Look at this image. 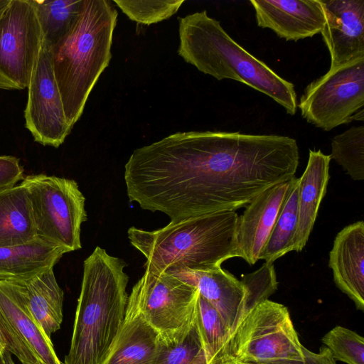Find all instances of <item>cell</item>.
Listing matches in <instances>:
<instances>
[{"label": "cell", "instance_id": "cell-1", "mask_svg": "<svg viewBox=\"0 0 364 364\" xmlns=\"http://www.w3.org/2000/svg\"><path fill=\"white\" fill-rule=\"evenodd\" d=\"M299 153L287 136L177 132L138 149L133 180L144 210L176 223L245 207L295 176Z\"/></svg>", "mask_w": 364, "mask_h": 364}, {"label": "cell", "instance_id": "cell-2", "mask_svg": "<svg viewBox=\"0 0 364 364\" xmlns=\"http://www.w3.org/2000/svg\"><path fill=\"white\" fill-rule=\"evenodd\" d=\"M126 262L96 247L84 261L73 331L64 364H103L122 326L128 303Z\"/></svg>", "mask_w": 364, "mask_h": 364}, {"label": "cell", "instance_id": "cell-3", "mask_svg": "<svg viewBox=\"0 0 364 364\" xmlns=\"http://www.w3.org/2000/svg\"><path fill=\"white\" fill-rule=\"evenodd\" d=\"M235 211L218 212L170 222L155 230L131 227L132 245L146 259V271L171 273L178 269L207 271L239 257Z\"/></svg>", "mask_w": 364, "mask_h": 364}, {"label": "cell", "instance_id": "cell-4", "mask_svg": "<svg viewBox=\"0 0 364 364\" xmlns=\"http://www.w3.org/2000/svg\"><path fill=\"white\" fill-rule=\"evenodd\" d=\"M178 55L218 80L230 79L259 91L291 115L297 110L294 85L236 43L206 11L178 18Z\"/></svg>", "mask_w": 364, "mask_h": 364}, {"label": "cell", "instance_id": "cell-5", "mask_svg": "<svg viewBox=\"0 0 364 364\" xmlns=\"http://www.w3.org/2000/svg\"><path fill=\"white\" fill-rule=\"evenodd\" d=\"M118 13L108 0H83L70 31L51 47L55 77L65 115L73 128L112 58Z\"/></svg>", "mask_w": 364, "mask_h": 364}, {"label": "cell", "instance_id": "cell-6", "mask_svg": "<svg viewBox=\"0 0 364 364\" xmlns=\"http://www.w3.org/2000/svg\"><path fill=\"white\" fill-rule=\"evenodd\" d=\"M302 347L287 307L267 299L242 317L208 364H304Z\"/></svg>", "mask_w": 364, "mask_h": 364}, {"label": "cell", "instance_id": "cell-7", "mask_svg": "<svg viewBox=\"0 0 364 364\" xmlns=\"http://www.w3.org/2000/svg\"><path fill=\"white\" fill-rule=\"evenodd\" d=\"M37 237L64 249H81V225L87 220L85 198L73 179L40 173L24 177Z\"/></svg>", "mask_w": 364, "mask_h": 364}, {"label": "cell", "instance_id": "cell-8", "mask_svg": "<svg viewBox=\"0 0 364 364\" xmlns=\"http://www.w3.org/2000/svg\"><path fill=\"white\" fill-rule=\"evenodd\" d=\"M297 107L308 122L324 131L363 120L364 56L330 67L306 87Z\"/></svg>", "mask_w": 364, "mask_h": 364}, {"label": "cell", "instance_id": "cell-9", "mask_svg": "<svg viewBox=\"0 0 364 364\" xmlns=\"http://www.w3.org/2000/svg\"><path fill=\"white\" fill-rule=\"evenodd\" d=\"M42 41L31 0H11L0 18V90L28 87Z\"/></svg>", "mask_w": 364, "mask_h": 364}, {"label": "cell", "instance_id": "cell-10", "mask_svg": "<svg viewBox=\"0 0 364 364\" xmlns=\"http://www.w3.org/2000/svg\"><path fill=\"white\" fill-rule=\"evenodd\" d=\"M198 289L168 273L144 271L129 296L147 323L163 338H170L193 321Z\"/></svg>", "mask_w": 364, "mask_h": 364}, {"label": "cell", "instance_id": "cell-11", "mask_svg": "<svg viewBox=\"0 0 364 364\" xmlns=\"http://www.w3.org/2000/svg\"><path fill=\"white\" fill-rule=\"evenodd\" d=\"M0 333L6 350L21 364H61L48 337L32 315L21 285L0 280Z\"/></svg>", "mask_w": 364, "mask_h": 364}, {"label": "cell", "instance_id": "cell-12", "mask_svg": "<svg viewBox=\"0 0 364 364\" xmlns=\"http://www.w3.org/2000/svg\"><path fill=\"white\" fill-rule=\"evenodd\" d=\"M27 87L26 127L35 141L58 148L72 127L67 122L55 77L51 46L43 41Z\"/></svg>", "mask_w": 364, "mask_h": 364}, {"label": "cell", "instance_id": "cell-13", "mask_svg": "<svg viewBox=\"0 0 364 364\" xmlns=\"http://www.w3.org/2000/svg\"><path fill=\"white\" fill-rule=\"evenodd\" d=\"M168 274L195 287L218 312L230 334L257 305L249 298L244 281L238 280L222 267L207 271L182 269Z\"/></svg>", "mask_w": 364, "mask_h": 364}, {"label": "cell", "instance_id": "cell-14", "mask_svg": "<svg viewBox=\"0 0 364 364\" xmlns=\"http://www.w3.org/2000/svg\"><path fill=\"white\" fill-rule=\"evenodd\" d=\"M325 16L321 32L335 67L364 56V0H320Z\"/></svg>", "mask_w": 364, "mask_h": 364}, {"label": "cell", "instance_id": "cell-15", "mask_svg": "<svg viewBox=\"0 0 364 364\" xmlns=\"http://www.w3.org/2000/svg\"><path fill=\"white\" fill-rule=\"evenodd\" d=\"M257 23L286 41H297L321 33L325 16L320 0H251Z\"/></svg>", "mask_w": 364, "mask_h": 364}, {"label": "cell", "instance_id": "cell-16", "mask_svg": "<svg viewBox=\"0 0 364 364\" xmlns=\"http://www.w3.org/2000/svg\"><path fill=\"white\" fill-rule=\"evenodd\" d=\"M293 178L262 192L245 206L242 215L239 216L237 228L238 255L250 265L260 259Z\"/></svg>", "mask_w": 364, "mask_h": 364}, {"label": "cell", "instance_id": "cell-17", "mask_svg": "<svg viewBox=\"0 0 364 364\" xmlns=\"http://www.w3.org/2000/svg\"><path fill=\"white\" fill-rule=\"evenodd\" d=\"M328 267L338 288L364 311V223L357 221L336 236Z\"/></svg>", "mask_w": 364, "mask_h": 364}, {"label": "cell", "instance_id": "cell-18", "mask_svg": "<svg viewBox=\"0 0 364 364\" xmlns=\"http://www.w3.org/2000/svg\"><path fill=\"white\" fill-rule=\"evenodd\" d=\"M331 158L321 150H309L306 167L299 178L298 225L291 251L301 252L313 230L321 202L326 193Z\"/></svg>", "mask_w": 364, "mask_h": 364}, {"label": "cell", "instance_id": "cell-19", "mask_svg": "<svg viewBox=\"0 0 364 364\" xmlns=\"http://www.w3.org/2000/svg\"><path fill=\"white\" fill-rule=\"evenodd\" d=\"M160 338L128 297L122 326L103 364H155Z\"/></svg>", "mask_w": 364, "mask_h": 364}, {"label": "cell", "instance_id": "cell-20", "mask_svg": "<svg viewBox=\"0 0 364 364\" xmlns=\"http://www.w3.org/2000/svg\"><path fill=\"white\" fill-rule=\"evenodd\" d=\"M67 253L39 237L21 245L0 247V280L23 281L50 269Z\"/></svg>", "mask_w": 364, "mask_h": 364}, {"label": "cell", "instance_id": "cell-21", "mask_svg": "<svg viewBox=\"0 0 364 364\" xmlns=\"http://www.w3.org/2000/svg\"><path fill=\"white\" fill-rule=\"evenodd\" d=\"M36 237L28 189L21 183L0 189V247L24 244Z\"/></svg>", "mask_w": 364, "mask_h": 364}, {"label": "cell", "instance_id": "cell-22", "mask_svg": "<svg viewBox=\"0 0 364 364\" xmlns=\"http://www.w3.org/2000/svg\"><path fill=\"white\" fill-rule=\"evenodd\" d=\"M23 287L29 309L48 337L60 329L63 321V291L53 269L31 279L14 281Z\"/></svg>", "mask_w": 364, "mask_h": 364}, {"label": "cell", "instance_id": "cell-23", "mask_svg": "<svg viewBox=\"0 0 364 364\" xmlns=\"http://www.w3.org/2000/svg\"><path fill=\"white\" fill-rule=\"evenodd\" d=\"M298 187L299 178L294 176L262 251L260 259L273 263L276 259L291 252L298 225Z\"/></svg>", "mask_w": 364, "mask_h": 364}, {"label": "cell", "instance_id": "cell-24", "mask_svg": "<svg viewBox=\"0 0 364 364\" xmlns=\"http://www.w3.org/2000/svg\"><path fill=\"white\" fill-rule=\"evenodd\" d=\"M43 41L51 47L63 38L78 18L83 0H31Z\"/></svg>", "mask_w": 364, "mask_h": 364}, {"label": "cell", "instance_id": "cell-25", "mask_svg": "<svg viewBox=\"0 0 364 364\" xmlns=\"http://www.w3.org/2000/svg\"><path fill=\"white\" fill-rule=\"evenodd\" d=\"M333 159L355 181L364 179V127H352L331 141Z\"/></svg>", "mask_w": 364, "mask_h": 364}, {"label": "cell", "instance_id": "cell-26", "mask_svg": "<svg viewBox=\"0 0 364 364\" xmlns=\"http://www.w3.org/2000/svg\"><path fill=\"white\" fill-rule=\"evenodd\" d=\"M203 350L195 317L173 337L161 336L155 364H190Z\"/></svg>", "mask_w": 364, "mask_h": 364}, {"label": "cell", "instance_id": "cell-27", "mask_svg": "<svg viewBox=\"0 0 364 364\" xmlns=\"http://www.w3.org/2000/svg\"><path fill=\"white\" fill-rule=\"evenodd\" d=\"M195 320L208 364L225 342L230 331L216 309L199 293L195 309Z\"/></svg>", "mask_w": 364, "mask_h": 364}, {"label": "cell", "instance_id": "cell-28", "mask_svg": "<svg viewBox=\"0 0 364 364\" xmlns=\"http://www.w3.org/2000/svg\"><path fill=\"white\" fill-rule=\"evenodd\" d=\"M336 361L346 364H364V339L355 331L336 326L321 339Z\"/></svg>", "mask_w": 364, "mask_h": 364}, {"label": "cell", "instance_id": "cell-29", "mask_svg": "<svg viewBox=\"0 0 364 364\" xmlns=\"http://www.w3.org/2000/svg\"><path fill=\"white\" fill-rule=\"evenodd\" d=\"M113 2L132 21L150 25L169 18L178 11L184 1L114 0Z\"/></svg>", "mask_w": 364, "mask_h": 364}, {"label": "cell", "instance_id": "cell-30", "mask_svg": "<svg viewBox=\"0 0 364 364\" xmlns=\"http://www.w3.org/2000/svg\"><path fill=\"white\" fill-rule=\"evenodd\" d=\"M23 178V168L19 159L0 156V189L14 186Z\"/></svg>", "mask_w": 364, "mask_h": 364}, {"label": "cell", "instance_id": "cell-31", "mask_svg": "<svg viewBox=\"0 0 364 364\" xmlns=\"http://www.w3.org/2000/svg\"><path fill=\"white\" fill-rule=\"evenodd\" d=\"M302 350L304 355V364H336L329 349L326 346H321L318 353H314L304 346Z\"/></svg>", "mask_w": 364, "mask_h": 364}, {"label": "cell", "instance_id": "cell-32", "mask_svg": "<svg viewBox=\"0 0 364 364\" xmlns=\"http://www.w3.org/2000/svg\"><path fill=\"white\" fill-rule=\"evenodd\" d=\"M190 364H207L204 350H202Z\"/></svg>", "mask_w": 364, "mask_h": 364}, {"label": "cell", "instance_id": "cell-33", "mask_svg": "<svg viewBox=\"0 0 364 364\" xmlns=\"http://www.w3.org/2000/svg\"><path fill=\"white\" fill-rule=\"evenodd\" d=\"M4 364H15L11 353L8 350H5L2 355Z\"/></svg>", "mask_w": 364, "mask_h": 364}, {"label": "cell", "instance_id": "cell-34", "mask_svg": "<svg viewBox=\"0 0 364 364\" xmlns=\"http://www.w3.org/2000/svg\"><path fill=\"white\" fill-rule=\"evenodd\" d=\"M11 0H0V18L9 6Z\"/></svg>", "mask_w": 364, "mask_h": 364}, {"label": "cell", "instance_id": "cell-35", "mask_svg": "<svg viewBox=\"0 0 364 364\" xmlns=\"http://www.w3.org/2000/svg\"><path fill=\"white\" fill-rule=\"evenodd\" d=\"M6 350V345L0 333V354L3 355L4 351Z\"/></svg>", "mask_w": 364, "mask_h": 364}, {"label": "cell", "instance_id": "cell-36", "mask_svg": "<svg viewBox=\"0 0 364 364\" xmlns=\"http://www.w3.org/2000/svg\"><path fill=\"white\" fill-rule=\"evenodd\" d=\"M0 364H4L2 355L0 354Z\"/></svg>", "mask_w": 364, "mask_h": 364}]
</instances>
